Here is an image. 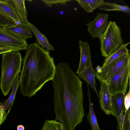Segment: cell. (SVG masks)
I'll use <instances>...</instances> for the list:
<instances>
[{
  "label": "cell",
  "mask_w": 130,
  "mask_h": 130,
  "mask_svg": "<svg viewBox=\"0 0 130 130\" xmlns=\"http://www.w3.org/2000/svg\"><path fill=\"white\" fill-rule=\"evenodd\" d=\"M55 120L67 130H74L84 117L83 83L67 63L56 66L52 80Z\"/></svg>",
  "instance_id": "1"
},
{
  "label": "cell",
  "mask_w": 130,
  "mask_h": 130,
  "mask_svg": "<svg viewBox=\"0 0 130 130\" xmlns=\"http://www.w3.org/2000/svg\"><path fill=\"white\" fill-rule=\"evenodd\" d=\"M129 43L130 42H128L126 44H123L112 53L105 57L103 65L110 63L123 55L129 52V50L127 49V46Z\"/></svg>",
  "instance_id": "20"
},
{
  "label": "cell",
  "mask_w": 130,
  "mask_h": 130,
  "mask_svg": "<svg viewBox=\"0 0 130 130\" xmlns=\"http://www.w3.org/2000/svg\"><path fill=\"white\" fill-rule=\"evenodd\" d=\"M17 16L21 23L28 21V14L25 0H3Z\"/></svg>",
  "instance_id": "10"
},
{
  "label": "cell",
  "mask_w": 130,
  "mask_h": 130,
  "mask_svg": "<svg viewBox=\"0 0 130 130\" xmlns=\"http://www.w3.org/2000/svg\"><path fill=\"white\" fill-rule=\"evenodd\" d=\"M17 128L18 130H24V127L23 125H20L18 126Z\"/></svg>",
  "instance_id": "29"
},
{
  "label": "cell",
  "mask_w": 130,
  "mask_h": 130,
  "mask_svg": "<svg viewBox=\"0 0 130 130\" xmlns=\"http://www.w3.org/2000/svg\"><path fill=\"white\" fill-rule=\"evenodd\" d=\"M99 82L100 87L98 96L101 108L106 114L112 115L115 116L112 95L110 92L108 85L102 81Z\"/></svg>",
  "instance_id": "9"
},
{
  "label": "cell",
  "mask_w": 130,
  "mask_h": 130,
  "mask_svg": "<svg viewBox=\"0 0 130 130\" xmlns=\"http://www.w3.org/2000/svg\"><path fill=\"white\" fill-rule=\"evenodd\" d=\"M22 60L19 52L11 51L3 54L0 89L4 96L8 94L17 75L21 71Z\"/></svg>",
  "instance_id": "3"
},
{
  "label": "cell",
  "mask_w": 130,
  "mask_h": 130,
  "mask_svg": "<svg viewBox=\"0 0 130 130\" xmlns=\"http://www.w3.org/2000/svg\"><path fill=\"white\" fill-rule=\"evenodd\" d=\"M80 52V58L79 64L76 72L79 73L86 67L92 65L91 59V51L88 42L79 41Z\"/></svg>",
  "instance_id": "11"
},
{
  "label": "cell",
  "mask_w": 130,
  "mask_h": 130,
  "mask_svg": "<svg viewBox=\"0 0 130 130\" xmlns=\"http://www.w3.org/2000/svg\"><path fill=\"white\" fill-rule=\"evenodd\" d=\"M125 120L124 130H130V109L125 112Z\"/></svg>",
  "instance_id": "27"
},
{
  "label": "cell",
  "mask_w": 130,
  "mask_h": 130,
  "mask_svg": "<svg viewBox=\"0 0 130 130\" xmlns=\"http://www.w3.org/2000/svg\"><path fill=\"white\" fill-rule=\"evenodd\" d=\"M23 60V67L19 78L20 93L30 98L46 83L52 80L56 66L50 52L36 42L28 45Z\"/></svg>",
  "instance_id": "2"
},
{
  "label": "cell",
  "mask_w": 130,
  "mask_h": 130,
  "mask_svg": "<svg viewBox=\"0 0 130 130\" xmlns=\"http://www.w3.org/2000/svg\"><path fill=\"white\" fill-rule=\"evenodd\" d=\"M0 45L10 47L13 51L19 52L26 50L28 45L26 40L20 38L0 28Z\"/></svg>",
  "instance_id": "8"
},
{
  "label": "cell",
  "mask_w": 130,
  "mask_h": 130,
  "mask_svg": "<svg viewBox=\"0 0 130 130\" xmlns=\"http://www.w3.org/2000/svg\"><path fill=\"white\" fill-rule=\"evenodd\" d=\"M0 11L13 23L17 24L21 23L17 16L3 0H0Z\"/></svg>",
  "instance_id": "21"
},
{
  "label": "cell",
  "mask_w": 130,
  "mask_h": 130,
  "mask_svg": "<svg viewBox=\"0 0 130 130\" xmlns=\"http://www.w3.org/2000/svg\"><path fill=\"white\" fill-rule=\"evenodd\" d=\"M101 68V67L100 66H98L96 68V71L97 72H99L100 71Z\"/></svg>",
  "instance_id": "30"
},
{
  "label": "cell",
  "mask_w": 130,
  "mask_h": 130,
  "mask_svg": "<svg viewBox=\"0 0 130 130\" xmlns=\"http://www.w3.org/2000/svg\"><path fill=\"white\" fill-rule=\"evenodd\" d=\"M44 4L49 7H51L53 5H58L59 4L61 5L65 4L66 5L67 2L71 1V0H41Z\"/></svg>",
  "instance_id": "24"
},
{
  "label": "cell",
  "mask_w": 130,
  "mask_h": 130,
  "mask_svg": "<svg viewBox=\"0 0 130 130\" xmlns=\"http://www.w3.org/2000/svg\"><path fill=\"white\" fill-rule=\"evenodd\" d=\"M11 51H13L11 48L0 45V54H3L6 53Z\"/></svg>",
  "instance_id": "28"
},
{
  "label": "cell",
  "mask_w": 130,
  "mask_h": 130,
  "mask_svg": "<svg viewBox=\"0 0 130 130\" xmlns=\"http://www.w3.org/2000/svg\"><path fill=\"white\" fill-rule=\"evenodd\" d=\"M88 95L89 102V112L87 115L88 120L92 130H100L98 125L95 113L93 107V104L91 101L90 91L88 84L86 83Z\"/></svg>",
  "instance_id": "18"
},
{
  "label": "cell",
  "mask_w": 130,
  "mask_h": 130,
  "mask_svg": "<svg viewBox=\"0 0 130 130\" xmlns=\"http://www.w3.org/2000/svg\"><path fill=\"white\" fill-rule=\"evenodd\" d=\"M99 40L101 55L105 57L124 44L120 28L115 21L109 22L107 29Z\"/></svg>",
  "instance_id": "4"
},
{
  "label": "cell",
  "mask_w": 130,
  "mask_h": 130,
  "mask_svg": "<svg viewBox=\"0 0 130 130\" xmlns=\"http://www.w3.org/2000/svg\"></svg>",
  "instance_id": "32"
},
{
  "label": "cell",
  "mask_w": 130,
  "mask_h": 130,
  "mask_svg": "<svg viewBox=\"0 0 130 130\" xmlns=\"http://www.w3.org/2000/svg\"><path fill=\"white\" fill-rule=\"evenodd\" d=\"M97 9L104 11H117L130 15V9L128 6L119 5L115 3L107 2Z\"/></svg>",
  "instance_id": "19"
},
{
  "label": "cell",
  "mask_w": 130,
  "mask_h": 130,
  "mask_svg": "<svg viewBox=\"0 0 130 130\" xmlns=\"http://www.w3.org/2000/svg\"><path fill=\"white\" fill-rule=\"evenodd\" d=\"M80 7L87 13H92L94 10L105 5L107 2L103 0H76Z\"/></svg>",
  "instance_id": "17"
},
{
  "label": "cell",
  "mask_w": 130,
  "mask_h": 130,
  "mask_svg": "<svg viewBox=\"0 0 130 130\" xmlns=\"http://www.w3.org/2000/svg\"><path fill=\"white\" fill-rule=\"evenodd\" d=\"M96 73V71L91 65L85 68L78 73L77 75L80 79H83L86 83L90 85L94 90L98 98H99L95 79Z\"/></svg>",
  "instance_id": "14"
},
{
  "label": "cell",
  "mask_w": 130,
  "mask_h": 130,
  "mask_svg": "<svg viewBox=\"0 0 130 130\" xmlns=\"http://www.w3.org/2000/svg\"><path fill=\"white\" fill-rule=\"evenodd\" d=\"M13 23L9 18L0 11V28H5Z\"/></svg>",
  "instance_id": "23"
},
{
  "label": "cell",
  "mask_w": 130,
  "mask_h": 130,
  "mask_svg": "<svg viewBox=\"0 0 130 130\" xmlns=\"http://www.w3.org/2000/svg\"><path fill=\"white\" fill-rule=\"evenodd\" d=\"M41 130H67L65 127L56 120L46 119Z\"/></svg>",
  "instance_id": "22"
},
{
  "label": "cell",
  "mask_w": 130,
  "mask_h": 130,
  "mask_svg": "<svg viewBox=\"0 0 130 130\" xmlns=\"http://www.w3.org/2000/svg\"><path fill=\"white\" fill-rule=\"evenodd\" d=\"M19 73L17 74L14 80L12 88V90L9 98L4 100L2 104L6 110H8V113L9 112L12 108L15 99L18 89L19 86Z\"/></svg>",
  "instance_id": "16"
},
{
  "label": "cell",
  "mask_w": 130,
  "mask_h": 130,
  "mask_svg": "<svg viewBox=\"0 0 130 130\" xmlns=\"http://www.w3.org/2000/svg\"><path fill=\"white\" fill-rule=\"evenodd\" d=\"M129 60V52L110 63L103 65L99 72L96 71L95 77L99 81H102L108 84L114 75Z\"/></svg>",
  "instance_id": "6"
},
{
  "label": "cell",
  "mask_w": 130,
  "mask_h": 130,
  "mask_svg": "<svg viewBox=\"0 0 130 130\" xmlns=\"http://www.w3.org/2000/svg\"><path fill=\"white\" fill-rule=\"evenodd\" d=\"M109 16L107 13H98L92 21L85 24L88 31L93 38H98L100 40L108 25Z\"/></svg>",
  "instance_id": "7"
},
{
  "label": "cell",
  "mask_w": 130,
  "mask_h": 130,
  "mask_svg": "<svg viewBox=\"0 0 130 130\" xmlns=\"http://www.w3.org/2000/svg\"><path fill=\"white\" fill-rule=\"evenodd\" d=\"M125 94L122 93L116 94L112 96V100L115 110V116L117 122V126L119 123V118L122 112H125L124 105Z\"/></svg>",
  "instance_id": "15"
},
{
  "label": "cell",
  "mask_w": 130,
  "mask_h": 130,
  "mask_svg": "<svg viewBox=\"0 0 130 130\" xmlns=\"http://www.w3.org/2000/svg\"></svg>",
  "instance_id": "31"
},
{
  "label": "cell",
  "mask_w": 130,
  "mask_h": 130,
  "mask_svg": "<svg viewBox=\"0 0 130 130\" xmlns=\"http://www.w3.org/2000/svg\"><path fill=\"white\" fill-rule=\"evenodd\" d=\"M26 23L34 35L38 43L42 48L49 52L54 50V48L49 42L47 37L41 33L35 26L28 21Z\"/></svg>",
  "instance_id": "13"
},
{
  "label": "cell",
  "mask_w": 130,
  "mask_h": 130,
  "mask_svg": "<svg viewBox=\"0 0 130 130\" xmlns=\"http://www.w3.org/2000/svg\"><path fill=\"white\" fill-rule=\"evenodd\" d=\"M3 28L8 31L25 40L33 37L31 31L26 23H13Z\"/></svg>",
  "instance_id": "12"
},
{
  "label": "cell",
  "mask_w": 130,
  "mask_h": 130,
  "mask_svg": "<svg viewBox=\"0 0 130 130\" xmlns=\"http://www.w3.org/2000/svg\"><path fill=\"white\" fill-rule=\"evenodd\" d=\"M8 114L6 111L4 109L2 103H0V125L4 122L6 119Z\"/></svg>",
  "instance_id": "26"
},
{
  "label": "cell",
  "mask_w": 130,
  "mask_h": 130,
  "mask_svg": "<svg viewBox=\"0 0 130 130\" xmlns=\"http://www.w3.org/2000/svg\"><path fill=\"white\" fill-rule=\"evenodd\" d=\"M130 75V60L114 75L108 83L110 92L112 95L119 93L125 94L128 86Z\"/></svg>",
  "instance_id": "5"
},
{
  "label": "cell",
  "mask_w": 130,
  "mask_h": 130,
  "mask_svg": "<svg viewBox=\"0 0 130 130\" xmlns=\"http://www.w3.org/2000/svg\"><path fill=\"white\" fill-rule=\"evenodd\" d=\"M129 89L128 91L125 96L124 99V105L125 107V111L126 112L129 109L130 105V81L129 83Z\"/></svg>",
  "instance_id": "25"
}]
</instances>
